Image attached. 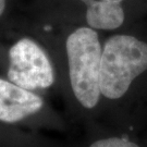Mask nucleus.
I'll return each mask as SVG.
<instances>
[{
    "mask_svg": "<svg viewBox=\"0 0 147 147\" xmlns=\"http://www.w3.org/2000/svg\"><path fill=\"white\" fill-rule=\"evenodd\" d=\"M147 72V40L134 34H116L102 48L100 93L108 99H120L132 84Z\"/></svg>",
    "mask_w": 147,
    "mask_h": 147,
    "instance_id": "nucleus-1",
    "label": "nucleus"
},
{
    "mask_svg": "<svg viewBox=\"0 0 147 147\" xmlns=\"http://www.w3.org/2000/svg\"><path fill=\"white\" fill-rule=\"evenodd\" d=\"M65 48L74 95L85 108H94L101 95L99 72L102 47L98 34L92 27L76 28L69 35Z\"/></svg>",
    "mask_w": 147,
    "mask_h": 147,
    "instance_id": "nucleus-2",
    "label": "nucleus"
},
{
    "mask_svg": "<svg viewBox=\"0 0 147 147\" xmlns=\"http://www.w3.org/2000/svg\"><path fill=\"white\" fill-rule=\"evenodd\" d=\"M8 79L23 88H48L55 81L53 69L42 48L30 38L16 42L9 51Z\"/></svg>",
    "mask_w": 147,
    "mask_h": 147,
    "instance_id": "nucleus-3",
    "label": "nucleus"
},
{
    "mask_svg": "<svg viewBox=\"0 0 147 147\" xmlns=\"http://www.w3.org/2000/svg\"><path fill=\"white\" fill-rule=\"evenodd\" d=\"M42 105V98L30 89L0 79V121L5 123L21 121L38 112Z\"/></svg>",
    "mask_w": 147,
    "mask_h": 147,
    "instance_id": "nucleus-4",
    "label": "nucleus"
},
{
    "mask_svg": "<svg viewBox=\"0 0 147 147\" xmlns=\"http://www.w3.org/2000/svg\"><path fill=\"white\" fill-rule=\"evenodd\" d=\"M86 9V21L94 30L112 31L126 21L125 2L127 0H81Z\"/></svg>",
    "mask_w": 147,
    "mask_h": 147,
    "instance_id": "nucleus-5",
    "label": "nucleus"
},
{
    "mask_svg": "<svg viewBox=\"0 0 147 147\" xmlns=\"http://www.w3.org/2000/svg\"><path fill=\"white\" fill-rule=\"evenodd\" d=\"M89 147H140L132 141L122 137H110L105 140H99L93 143Z\"/></svg>",
    "mask_w": 147,
    "mask_h": 147,
    "instance_id": "nucleus-6",
    "label": "nucleus"
},
{
    "mask_svg": "<svg viewBox=\"0 0 147 147\" xmlns=\"http://www.w3.org/2000/svg\"><path fill=\"white\" fill-rule=\"evenodd\" d=\"M5 9V0H0V16L3 14Z\"/></svg>",
    "mask_w": 147,
    "mask_h": 147,
    "instance_id": "nucleus-7",
    "label": "nucleus"
}]
</instances>
